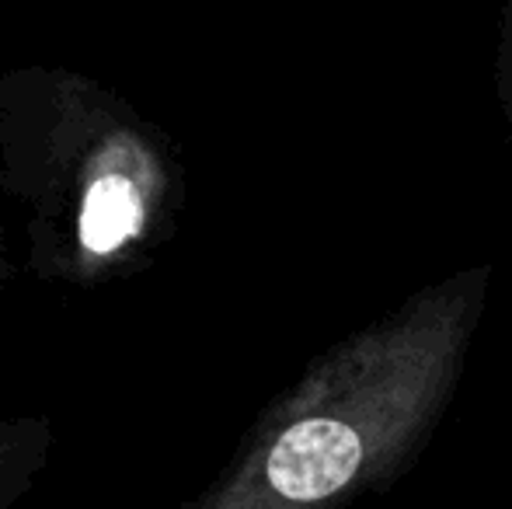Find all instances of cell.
Segmentation results:
<instances>
[{
    "label": "cell",
    "mask_w": 512,
    "mask_h": 509,
    "mask_svg": "<svg viewBox=\"0 0 512 509\" xmlns=\"http://www.w3.org/2000/svg\"><path fill=\"white\" fill-rule=\"evenodd\" d=\"M488 286L492 265L450 272L338 342L182 509H345L394 485L464 381Z\"/></svg>",
    "instance_id": "cell-1"
},
{
    "label": "cell",
    "mask_w": 512,
    "mask_h": 509,
    "mask_svg": "<svg viewBox=\"0 0 512 509\" xmlns=\"http://www.w3.org/2000/svg\"><path fill=\"white\" fill-rule=\"evenodd\" d=\"M495 95H499V109L506 119L509 140H512V0H506L499 25V53H495Z\"/></svg>",
    "instance_id": "cell-3"
},
{
    "label": "cell",
    "mask_w": 512,
    "mask_h": 509,
    "mask_svg": "<svg viewBox=\"0 0 512 509\" xmlns=\"http://www.w3.org/2000/svg\"><path fill=\"white\" fill-rule=\"evenodd\" d=\"M32 461L21 450H0V509H11L28 489Z\"/></svg>",
    "instance_id": "cell-4"
},
{
    "label": "cell",
    "mask_w": 512,
    "mask_h": 509,
    "mask_svg": "<svg viewBox=\"0 0 512 509\" xmlns=\"http://www.w3.org/2000/svg\"><path fill=\"white\" fill-rule=\"evenodd\" d=\"M140 196L122 175H105L91 185L81 210V241L88 252L108 255L140 231Z\"/></svg>",
    "instance_id": "cell-2"
}]
</instances>
